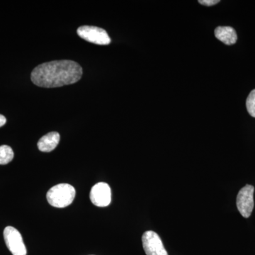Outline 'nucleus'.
<instances>
[{
    "label": "nucleus",
    "instance_id": "1",
    "mask_svg": "<svg viewBox=\"0 0 255 255\" xmlns=\"http://www.w3.org/2000/svg\"><path fill=\"white\" fill-rule=\"evenodd\" d=\"M83 70L73 60H54L38 65L31 75L34 85L45 88H54L76 83L81 79Z\"/></svg>",
    "mask_w": 255,
    "mask_h": 255
},
{
    "label": "nucleus",
    "instance_id": "2",
    "mask_svg": "<svg viewBox=\"0 0 255 255\" xmlns=\"http://www.w3.org/2000/svg\"><path fill=\"white\" fill-rule=\"evenodd\" d=\"M75 194V188L70 184H57L47 193V201L53 207L65 208L73 202Z\"/></svg>",
    "mask_w": 255,
    "mask_h": 255
},
{
    "label": "nucleus",
    "instance_id": "3",
    "mask_svg": "<svg viewBox=\"0 0 255 255\" xmlns=\"http://www.w3.org/2000/svg\"><path fill=\"white\" fill-rule=\"evenodd\" d=\"M4 239L6 247L13 255H26L27 254L22 236L16 228L11 227V226H7L5 228Z\"/></svg>",
    "mask_w": 255,
    "mask_h": 255
},
{
    "label": "nucleus",
    "instance_id": "4",
    "mask_svg": "<svg viewBox=\"0 0 255 255\" xmlns=\"http://www.w3.org/2000/svg\"><path fill=\"white\" fill-rule=\"evenodd\" d=\"M78 34L85 41L97 45H109L111 38L108 33L102 28L92 26H82L78 29Z\"/></svg>",
    "mask_w": 255,
    "mask_h": 255
},
{
    "label": "nucleus",
    "instance_id": "5",
    "mask_svg": "<svg viewBox=\"0 0 255 255\" xmlns=\"http://www.w3.org/2000/svg\"><path fill=\"white\" fill-rule=\"evenodd\" d=\"M255 188L252 185H246L242 188L237 196V207L242 216L249 218L254 209Z\"/></svg>",
    "mask_w": 255,
    "mask_h": 255
},
{
    "label": "nucleus",
    "instance_id": "6",
    "mask_svg": "<svg viewBox=\"0 0 255 255\" xmlns=\"http://www.w3.org/2000/svg\"><path fill=\"white\" fill-rule=\"evenodd\" d=\"M142 242L146 255H168L160 238L153 231L144 233Z\"/></svg>",
    "mask_w": 255,
    "mask_h": 255
},
{
    "label": "nucleus",
    "instance_id": "7",
    "mask_svg": "<svg viewBox=\"0 0 255 255\" xmlns=\"http://www.w3.org/2000/svg\"><path fill=\"white\" fill-rule=\"evenodd\" d=\"M92 204L98 207H106L112 201V191L108 184L100 182L94 185L90 194Z\"/></svg>",
    "mask_w": 255,
    "mask_h": 255
},
{
    "label": "nucleus",
    "instance_id": "8",
    "mask_svg": "<svg viewBox=\"0 0 255 255\" xmlns=\"http://www.w3.org/2000/svg\"><path fill=\"white\" fill-rule=\"evenodd\" d=\"M60 139V134L58 132H48L38 140V148L41 152H51L58 146Z\"/></svg>",
    "mask_w": 255,
    "mask_h": 255
},
{
    "label": "nucleus",
    "instance_id": "9",
    "mask_svg": "<svg viewBox=\"0 0 255 255\" xmlns=\"http://www.w3.org/2000/svg\"><path fill=\"white\" fill-rule=\"evenodd\" d=\"M215 36L225 44L231 46L237 41L236 30L231 26H219L215 30Z\"/></svg>",
    "mask_w": 255,
    "mask_h": 255
},
{
    "label": "nucleus",
    "instance_id": "10",
    "mask_svg": "<svg viewBox=\"0 0 255 255\" xmlns=\"http://www.w3.org/2000/svg\"><path fill=\"white\" fill-rule=\"evenodd\" d=\"M14 152L9 146L3 145L0 146V164L4 165L9 163L14 158Z\"/></svg>",
    "mask_w": 255,
    "mask_h": 255
},
{
    "label": "nucleus",
    "instance_id": "11",
    "mask_svg": "<svg viewBox=\"0 0 255 255\" xmlns=\"http://www.w3.org/2000/svg\"><path fill=\"white\" fill-rule=\"evenodd\" d=\"M246 107L250 115L255 118V90H253L248 96L246 101Z\"/></svg>",
    "mask_w": 255,
    "mask_h": 255
},
{
    "label": "nucleus",
    "instance_id": "12",
    "mask_svg": "<svg viewBox=\"0 0 255 255\" xmlns=\"http://www.w3.org/2000/svg\"><path fill=\"white\" fill-rule=\"evenodd\" d=\"M199 2L204 6H214L220 2L219 0H199Z\"/></svg>",
    "mask_w": 255,
    "mask_h": 255
},
{
    "label": "nucleus",
    "instance_id": "13",
    "mask_svg": "<svg viewBox=\"0 0 255 255\" xmlns=\"http://www.w3.org/2000/svg\"><path fill=\"white\" fill-rule=\"evenodd\" d=\"M6 119L4 116L0 114V127H3L6 124Z\"/></svg>",
    "mask_w": 255,
    "mask_h": 255
}]
</instances>
